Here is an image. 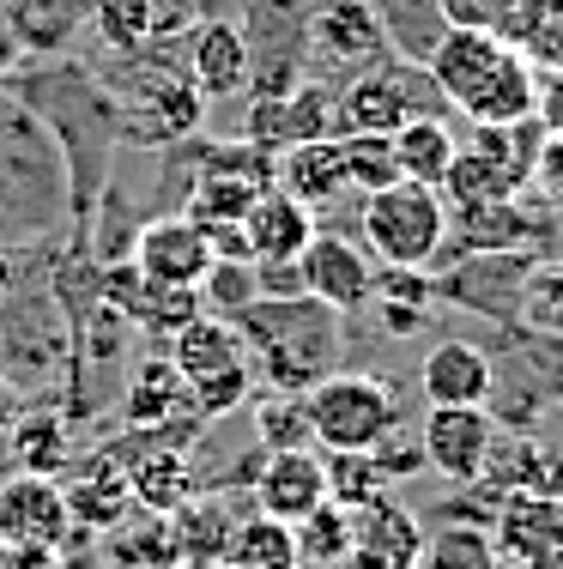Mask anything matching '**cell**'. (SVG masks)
Instances as JSON below:
<instances>
[{
  "label": "cell",
  "instance_id": "20",
  "mask_svg": "<svg viewBox=\"0 0 563 569\" xmlns=\"http://www.w3.org/2000/svg\"><path fill=\"white\" fill-rule=\"evenodd\" d=\"M115 406H122V425H128V430H164V425H177L182 412H194V400H188V382H182L177 363H170L164 346L128 370L122 400H115Z\"/></svg>",
  "mask_w": 563,
  "mask_h": 569
},
{
  "label": "cell",
  "instance_id": "5",
  "mask_svg": "<svg viewBox=\"0 0 563 569\" xmlns=\"http://www.w3.org/2000/svg\"><path fill=\"white\" fill-rule=\"evenodd\" d=\"M310 406V437L315 449H370L388 425H400V400L388 382L375 376H352V370H333L303 395Z\"/></svg>",
  "mask_w": 563,
  "mask_h": 569
},
{
  "label": "cell",
  "instance_id": "37",
  "mask_svg": "<svg viewBox=\"0 0 563 569\" xmlns=\"http://www.w3.org/2000/svg\"><path fill=\"white\" fill-rule=\"evenodd\" d=\"M254 363H237V370H224V376H207V382H194L188 388V400H194V412L207 418H231V412H243V406L254 400Z\"/></svg>",
  "mask_w": 563,
  "mask_h": 569
},
{
  "label": "cell",
  "instance_id": "11",
  "mask_svg": "<svg viewBox=\"0 0 563 569\" xmlns=\"http://www.w3.org/2000/svg\"><path fill=\"white\" fill-rule=\"evenodd\" d=\"M424 558V521L394 491L352 509V558L345 569H419Z\"/></svg>",
  "mask_w": 563,
  "mask_h": 569
},
{
  "label": "cell",
  "instance_id": "23",
  "mask_svg": "<svg viewBox=\"0 0 563 569\" xmlns=\"http://www.w3.org/2000/svg\"><path fill=\"white\" fill-rule=\"evenodd\" d=\"M7 449L19 460V472H43V479H61L73 467V418L61 406H24L19 425L7 430Z\"/></svg>",
  "mask_w": 563,
  "mask_h": 569
},
{
  "label": "cell",
  "instance_id": "12",
  "mask_svg": "<svg viewBox=\"0 0 563 569\" xmlns=\"http://www.w3.org/2000/svg\"><path fill=\"white\" fill-rule=\"evenodd\" d=\"M61 491H67V515H73L79 533H110V527H122L128 515L140 509L115 449L73 455V467L61 472Z\"/></svg>",
  "mask_w": 563,
  "mask_h": 569
},
{
  "label": "cell",
  "instance_id": "41",
  "mask_svg": "<svg viewBox=\"0 0 563 569\" xmlns=\"http://www.w3.org/2000/svg\"><path fill=\"white\" fill-rule=\"evenodd\" d=\"M254 284H261V297H303L298 261H254Z\"/></svg>",
  "mask_w": 563,
  "mask_h": 569
},
{
  "label": "cell",
  "instance_id": "34",
  "mask_svg": "<svg viewBox=\"0 0 563 569\" xmlns=\"http://www.w3.org/2000/svg\"><path fill=\"white\" fill-rule=\"evenodd\" d=\"M321 467H328V497L345 509H358V503H370V497L388 491L370 449H321Z\"/></svg>",
  "mask_w": 563,
  "mask_h": 569
},
{
  "label": "cell",
  "instance_id": "26",
  "mask_svg": "<svg viewBox=\"0 0 563 569\" xmlns=\"http://www.w3.org/2000/svg\"><path fill=\"white\" fill-rule=\"evenodd\" d=\"M224 563H237V569H303L298 527L249 509L243 521L231 527V539H224Z\"/></svg>",
  "mask_w": 563,
  "mask_h": 569
},
{
  "label": "cell",
  "instance_id": "38",
  "mask_svg": "<svg viewBox=\"0 0 563 569\" xmlns=\"http://www.w3.org/2000/svg\"><path fill=\"white\" fill-rule=\"evenodd\" d=\"M436 12L449 19V31H503L515 0H436Z\"/></svg>",
  "mask_w": 563,
  "mask_h": 569
},
{
  "label": "cell",
  "instance_id": "6",
  "mask_svg": "<svg viewBox=\"0 0 563 569\" xmlns=\"http://www.w3.org/2000/svg\"><path fill=\"white\" fill-rule=\"evenodd\" d=\"M303 31H310V56L321 61V73L333 79H358L394 61L375 0H315Z\"/></svg>",
  "mask_w": 563,
  "mask_h": 569
},
{
  "label": "cell",
  "instance_id": "49",
  "mask_svg": "<svg viewBox=\"0 0 563 569\" xmlns=\"http://www.w3.org/2000/svg\"><path fill=\"white\" fill-rule=\"evenodd\" d=\"M557 328H563V321H557Z\"/></svg>",
  "mask_w": 563,
  "mask_h": 569
},
{
  "label": "cell",
  "instance_id": "29",
  "mask_svg": "<svg viewBox=\"0 0 563 569\" xmlns=\"http://www.w3.org/2000/svg\"><path fill=\"white\" fill-rule=\"evenodd\" d=\"M503 37L533 67H563V0H515Z\"/></svg>",
  "mask_w": 563,
  "mask_h": 569
},
{
  "label": "cell",
  "instance_id": "27",
  "mask_svg": "<svg viewBox=\"0 0 563 569\" xmlns=\"http://www.w3.org/2000/svg\"><path fill=\"white\" fill-rule=\"evenodd\" d=\"M375 12H382V37H388V49H394V61H412V67L431 61V49L442 43V31H449L436 0H375Z\"/></svg>",
  "mask_w": 563,
  "mask_h": 569
},
{
  "label": "cell",
  "instance_id": "10",
  "mask_svg": "<svg viewBox=\"0 0 563 569\" xmlns=\"http://www.w3.org/2000/svg\"><path fill=\"white\" fill-rule=\"evenodd\" d=\"M491 546H497L503 563L563 569V497L509 491L491 515Z\"/></svg>",
  "mask_w": 563,
  "mask_h": 569
},
{
  "label": "cell",
  "instance_id": "46",
  "mask_svg": "<svg viewBox=\"0 0 563 569\" xmlns=\"http://www.w3.org/2000/svg\"><path fill=\"white\" fill-rule=\"evenodd\" d=\"M497 569H521V563H503V558H497Z\"/></svg>",
  "mask_w": 563,
  "mask_h": 569
},
{
  "label": "cell",
  "instance_id": "48",
  "mask_svg": "<svg viewBox=\"0 0 563 569\" xmlns=\"http://www.w3.org/2000/svg\"><path fill=\"white\" fill-rule=\"evenodd\" d=\"M7 7H24V0H7Z\"/></svg>",
  "mask_w": 563,
  "mask_h": 569
},
{
  "label": "cell",
  "instance_id": "45",
  "mask_svg": "<svg viewBox=\"0 0 563 569\" xmlns=\"http://www.w3.org/2000/svg\"><path fill=\"white\" fill-rule=\"evenodd\" d=\"M552 254L563 261V212H557V237H552Z\"/></svg>",
  "mask_w": 563,
  "mask_h": 569
},
{
  "label": "cell",
  "instance_id": "39",
  "mask_svg": "<svg viewBox=\"0 0 563 569\" xmlns=\"http://www.w3.org/2000/svg\"><path fill=\"white\" fill-rule=\"evenodd\" d=\"M533 194L563 212V133H545L540 140V158H533Z\"/></svg>",
  "mask_w": 563,
  "mask_h": 569
},
{
  "label": "cell",
  "instance_id": "17",
  "mask_svg": "<svg viewBox=\"0 0 563 569\" xmlns=\"http://www.w3.org/2000/svg\"><path fill=\"white\" fill-rule=\"evenodd\" d=\"M200 0H98L91 24L115 56H140V49H164L194 24Z\"/></svg>",
  "mask_w": 563,
  "mask_h": 569
},
{
  "label": "cell",
  "instance_id": "31",
  "mask_svg": "<svg viewBox=\"0 0 563 569\" xmlns=\"http://www.w3.org/2000/svg\"><path fill=\"white\" fill-rule=\"evenodd\" d=\"M298 551H303V563H315V569L345 563L352 558V509L333 503V497L321 509H310L298 521Z\"/></svg>",
  "mask_w": 563,
  "mask_h": 569
},
{
  "label": "cell",
  "instance_id": "2",
  "mask_svg": "<svg viewBox=\"0 0 563 569\" xmlns=\"http://www.w3.org/2000/svg\"><path fill=\"white\" fill-rule=\"evenodd\" d=\"M340 309L315 303V297H254L237 316V333L249 346L254 376H267V388L310 395L340 363Z\"/></svg>",
  "mask_w": 563,
  "mask_h": 569
},
{
  "label": "cell",
  "instance_id": "19",
  "mask_svg": "<svg viewBox=\"0 0 563 569\" xmlns=\"http://www.w3.org/2000/svg\"><path fill=\"white\" fill-rule=\"evenodd\" d=\"M188 79L200 86V98H237L254 79V49L249 31L237 19H207L188 43Z\"/></svg>",
  "mask_w": 563,
  "mask_h": 569
},
{
  "label": "cell",
  "instance_id": "35",
  "mask_svg": "<svg viewBox=\"0 0 563 569\" xmlns=\"http://www.w3.org/2000/svg\"><path fill=\"white\" fill-rule=\"evenodd\" d=\"M254 297H261L254 261H212L207 279H200V303H207V316H219V321H237Z\"/></svg>",
  "mask_w": 563,
  "mask_h": 569
},
{
  "label": "cell",
  "instance_id": "43",
  "mask_svg": "<svg viewBox=\"0 0 563 569\" xmlns=\"http://www.w3.org/2000/svg\"><path fill=\"white\" fill-rule=\"evenodd\" d=\"M19 412H24V395L7 382V376H0V442H7V430L19 425Z\"/></svg>",
  "mask_w": 563,
  "mask_h": 569
},
{
  "label": "cell",
  "instance_id": "32",
  "mask_svg": "<svg viewBox=\"0 0 563 569\" xmlns=\"http://www.w3.org/2000/svg\"><path fill=\"white\" fill-rule=\"evenodd\" d=\"M419 569H497V546L485 527H461L442 521L436 533H424V558Z\"/></svg>",
  "mask_w": 563,
  "mask_h": 569
},
{
  "label": "cell",
  "instance_id": "22",
  "mask_svg": "<svg viewBox=\"0 0 563 569\" xmlns=\"http://www.w3.org/2000/svg\"><path fill=\"white\" fill-rule=\"evenodd\" d=\"M164 351H170V363L182 370L188 388L207 382V376L237 370V363H249V346H243V333H237V321H219V316H207V309H200L188 328L170 333Z\"/></svg>",
  "mask_w": 563,
  "mask_h": 569
},
{
  "label": "cell",
  "instance_id": "16",
  "mask_svg": "<svg viewBox=\"0 0 563 569\" xmlns=\"http://www.w3.org/2000/svg\"><path fill=\"white\" fill-rule=\"evenodd\" d=\"M419 395L431 406H491L497 400V363L479 340H436L419 358Z\"/></svg>",
  "mask_w": 563,
  "mask_h": 569
},
{
  "label": "cell",
  "instance_id": "15",
  "mask_svg": "<svg viewBox=\"0 0 563 569\" xmlns=\"http://www.w3.org/2000/svg\"><path fill=\"white\" fill-rule=\"evenodd\" d=\"M249 497H254L261 515L298 527L310 509L328 503V467H321V449H267L261 467H254Z\"/></svg>",
  "mask_w": 563,
  "mask_h": 569
},
{
  "label": "cell",
  "instance_id": "24",
  "mask_svg": "<svg viewBox=\"0 0 563 569\" xmlns=\"http://www.w3.org/2000/svg\"><path fill=\"white\" fill-rule=\"evenodd\" d=\"M388 140H394L400 176H406V182H424V188H442L454 152H461V133H454L449 116H412V121H400Z\"/></svg>",
  "mask_w": 563,
  "mask_h": 569
},
{
  "label": "cell",
  "instance_id": "4",
  "mask_svg": "<svg viewBox=\"0 0 563 569\" xmlns=\"http://www.w3.org/2000/svg\"><path fill=\"white\" fill-rule=\"evenodd\" d=\"M110 98L122 110V140H145V146L188 140L200 128V110H207L200 86L188 79V61H170L164 49L128 56V73Z\"/></svg>",
  "mask_w": 563,
  "mask_h": 569
},
{
  "label": "cell",
  "instance_id": "18",
  "mask_svg": "<svg viewBox=\"0 0 563 569\" xmlns=\"http://www.w3.org/2000/svg\"><path fill=\"white\" fill-rule=\"evenodd\" d=\"M273 188H285L291 200H303L310 212H328L340 200H352V176H345L340 140H298L273 152Z\"/></svg>",
  "mask_w": 563,
  "mask_h": 569
},
{
  "label": "cell",
  "instance_id": "36",
  "mask_svg": "<svg viewBox=\"0 0 563 569\" xmlns=\"http://www.w3.org/2000/svg\"><path fill=\"white\" fill-rule=\"evenodd\" d=\"M370 460H375V472H382V485L394 491V485H406V479H419V472H431L424 467V442H419V430L400 418V425H388L382 437L370 442Z\"/></svg>",
  "mask_w": 563,
  "mask_h": 569
},
{
  "label": "cell",
  "instance_id": "30",
  "mask_svg": "<svg viewBox=\"0 0 563 569\" xmlns=\"http://www.w3.org/2000/svg\"><path fill=\"white\" fill-rule=\"evenodd\" d=\"M249 406H254V437H261V449H315L310 406H303V395L267 388V395H254Z\"/></svg>",
  "mask_w": 563,
  "mask_h": 569
},
{
  "label": "cell",
  "instance_id": "44",
  "mask_svg": "<svg viewBox=\"0 0 563 569\" xmlns=\"http://www.w3.org/2000/svg\"><path fill=\"white\" fill-rule=\"evenodd\" d=\"M12 297H19V254L0 249V309H7Z\"/></svg>",
  "mask_w": 563,
  "mask_h": 569
},
{
  "label": "cell",
  "instance_id": "3",
  "mask_svg": "<svg viewBox=\"0 0 563 569\" xmlns=\"http://www.w3.org/2000/svg\"><path fill=\"white\" fill-rule=\"evenodd\" d=\"M358 242L375 254V267H442L449 254V200L424 182H388L375 194H358Z\"/></svg>",
  "mask_w": 563,
  "mask_h": 569
},
{
  "label": "cell",
  "instance_id": "21",
  "mask_svg": "<svg viewBox=\"0 0 563 569\" xmlns=\"http://www.w3.org/2000/svg\"><path fill=\"white\" fill-rule=\"evenodd\" d=\"M243 237H249V261H298L315 237V212L303 200H291L285 188H261L254 207L243 212Z\"/></svg>",
  "mask_w": 563,
  "mask_h": 569
},
{
  "label": "cell",
  "instance_id": "33",
  "mask_svg": "<svg viewBox=\"0 0 563 569\" xmlns=\"http://www.w3.org/2000/svg\"><path fill=\"white\" fill-rule=\"evenodd\" d=\"M333 140H340L345 176H352V194H375V188L400 182L394 140H382V133H333Z\"/></svg>",
  "mask_w": 563,
  "mask_h": 569
},
{
  "label": "cell",
  "instance_id": "28",
  "mask_svg": "<svg viewBox=\"0 0 563 569\" xmlns=\"http://www.w3.org/2000/svg\"><path fill=\"white\" fill-rule=\"evenodd\" d=\"M110 558L122 569H177L182 546H177V521L170 515H140V527H110Z\"/></svg>",
  "mask_w": 563,
  "mask_h": 569
},
{
  "label": "cell",
  "instance_id": "13",
  "mask_svg": "<svg viewBox=\"0 0 563 569\" xmlns=\"http://www.w3.org/2000/svg\"><path fill=\"white\" fill-rule=\"evenodd\" d=\"M328 133H333V91L321 79H298L291 91H261L243 121V140L267 146V152L298 140H328Z\"/></svg>",
  "mask_w": 563,
  "mask_h": 569
},
{
  "label": "cell",
  "instance_id": "47",
  "mask_svg": "<svg viewBox=\"0 0 563 569\" xmlns=\"http://www.w3.org/2000/svg\"><path fill=\"white\" fill-rule=\"evenodd\" d=\"M212 569H237V563H212Z\"/></svg>",
  "mask_w": 563,
  "mask_h": 569
},
{
  "label": "cell",
  "instance_id": "42",
  "mask_svg": "<svg viewBox=\"0 0 563 569\" xmlns=\"http://www.w3.org/2000/svg\"><path fill=\"white\" fill-rule=\"evenodd\" d=\"M0 569H67V551H37V546H0Z\"/></svg>",
  "mask_w": 563,
  "mask_h": 569
},
{
  "label": "cell",
  "instance_id": "25",
  "mask_svg": "<svg viewBox=\"0 0 563 569\" xmlns=\"http://www.w3.org/2000/svg\"><path fill=\"white\" fill-rule=\"evenodd\" d=\"M479 479L491 491H533V497H563V455L540 449L533 437H509V449H491Z\"/></svg>",
  "mask_w": 563,
  "mask_h": 569
},
{
  "label": "cell",
  "instance_id": "9",
  "mask_svg": "<svg viewBox=\"0 0 563 569\" xmlns=\"http://www.w3.org/2000/svg\"><path fill=\"white\" fill-rule=\"evenodd\" d=\"M73 533L79 527L67 515L61 479H43V472H12V479H0V546L67 551Z\"/></svg>",
  "mask_w": 563,
  "mask_h": 569
},
{
  "label": "cell",
  "instance_id": "8",
  "mask_svg": "<svg viewBox=\"0 0 563 569\" xmlns=\"http://www.w3.org/2000/svg\"><path fill=\"white\" fill-rule=\"evenodd\" d=\"M298 273H303V297L340 309V316H358L375 297V254L345 230H315L310 249L298 254Z\"/></svg>",
  "mask_w": 563,
  "mask_h": 569
},
{
  "label": "cell",
  "instance_id": "40",
  "mask_svg": "<svg viewBox=\"0 0 563 569\" xmlns=\"http://www.w3.org/2000/svg\"><path fill=\"white\" fill-rule=\"evenodd\" d=\"M533 121L545 133H563V67H540V98H533Z\"/></svg>",
  "mask_w": 563,
  "mask_h": 569
},
{
  "label": "cell",
  "instance_id": "1",
  "mask_svg": "<svg viewBox=\"0 0 563 569\" xmlns=\"http://www.w3.org/2000/svg\"><path fill=\"white\" fill-rule=\"evenodd\" d=\"M431 79L461 121L479 128H515L533 121V98H540V67L521 56L503 31H442L431 49Z\"/></svg>",
  "mask_w": 563,
  "mask_h": 569
},
{
  "label": "cell",
  "instance_id": "7",
  "mask_svg": "<svg viewBox=\"0 0 563 569\" xmlns=\"http://www.w3.org/2000/svg\"><path fill=\"white\" fill-rule=\"evenodd\" d=\"M503 425L491 406H424L419 418V442H424V467L442 472L449 485H473L485 472L491 449H497Z\"/></svg>",
  "mask_w": 563,
  "mask_h": 569
},
{
  "label": "cell",
  "instance_id": "14",
  "mask_svg": "<svg viewBox=\"0 0 563 569\" xmlns=\"http://www.w3.org/2000/svg\"><path fill=\"white\" fill-rule=\"evenodd\" d=\"M128 261L158 284H200L212 267V249H207V230L188 219V212H158L128 242Z\"/></svg>",
  "mask_w": 563,
  "mask_h": 569
}]
</instances>
